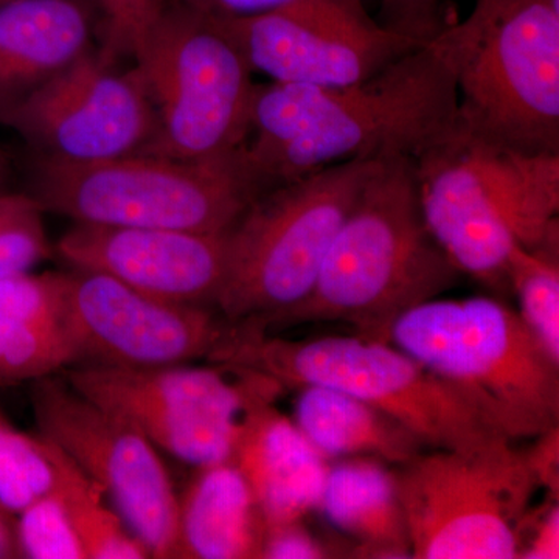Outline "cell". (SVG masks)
Instances as JSON below:
<instances>
[{
    "label": "cell",
    "instance_id": "cell-29",
    "mask_svg": "<svg viewBox=\"0 0 559 559\" xmlns=\"http://www.w3.org/2000/svg\"><path fill=\"white\" fill-rule=\"evenodd\" d=\"M105 25L103 53L117 60L130 55L131 44L143 25L167 0H95Z\"/></svg>",
    "mask_w": 559,
    "mask_h": 559
},
{
    "label": "cell",
    "instance_id": "cell-9",
    "mask_svg": "<svg viewBox=\"0 0 559 559\" xmlns=\"http://www.w3.org/2000/svg\"><path fill=\"white\" fill-rule=\"evenodd\" d=\"M130 57L156 114L143 154L205 160L246 145L259 83L218 21L167 0L132 40Z\"/></svg>",
    "mask_w": 559,
    "mask_h": 559
},
{
    "label": "cell",
    "instance_id": "cell-24",
    "mask_svg": "<svg viewBox=\"0 0 559 559\" xmlns=\"http://www.w3.org/2000/svg\"><path fill=\"white\" fill-rule=\"evenodd\" d=\"M55 492H60L68 507L86 559L151 558L145 544L128 528L120 514L105 506L103 489L73 460Z\"/></svg>",
    "mask_w": 559,
    "mask_h": 559
},
{
    "label": "cell",
    "instance_id": "cell-2",
    "mask_svg": "<svg viewBox=\"0 0 559 559\" xmlns=\"http://www.w3.org/2000/svg\"><path fill=\"white\" fill-rule=\"evenodd\" d=\"M429 230L462 275L509 296L513 250L559 245V153H533L457 123L414 159Z\"/></svg>",
    "mask_w": 559,
    "mask_h": 559
},
{
    "label": "cell",
    "instance_id": "cell-18",
    "mask_svg": "<svg viewBox=\"0 0 559 559\" xmlns=\"http://www.w3.org/2000/svg\"><path fill=\"white\" fill-rule=\"evenodd\" d=\"M231 462L248 480L266 524L305 520L318 511L329 462L274 404L250 415Z\"/></svg>",
    "mask_w": 559,
    "mask_h": 559
},
{
    "label": "cell",
    "instance_id": "cell-3",
    "mask_svg": "<svg viewBox=\"0 0 559 559\" xmlns=\"http://www.w3.org/2000/svg\"><path fill=\"white\" fill-rule=\"evenodd\" d=\"M462 274L429 230L412 157L381 162L349 210L310 296L272 323H344L356 336L389 342L393 323L443 296Z\"/></svg>",
    "mask_w": 559,
    "mask_h": 559
},
{
    "label": "cell",
    "instance_id": "cell-4",
    "mask_svg": "<svg viewBox=\"0 0 559 559\" xmlns=\"http://www.w3.org/2000/svg\"><path fill=\"white\" fill-rule=\"evenodd\" d=\"M207 360L259 371L285 390L323 385L347 392L399 421L426 450L516 443L479 401L390 342L353 333L285 340L231 325Z\"/></svg>",
    "mask_w": 559,
    "mask_h": 559
},
{
    "label": "cell",
    "instance_id": "cell-15",
    "mask_svg": "<svg viewBox=\"0 0 559 559\" xmlns=\"http://www.w3.org/2000/svg\"><path fill=\"white\" fill-rule=\"evenodd\" d=\"M75 364L151 369L209 359L231 325L215 308L146 296L97 272H62Z\"/></svg>",
    "mask_w": 559,
    "mask_h": 559
},
{
    "label": "cell",
    "instance_id": "cell-34",
    "mask_svg": "<svg viewBox=\"0 0 559 559\" xmlns=\"http://www.w3.org/2000/svg\"><path fill=\"white\" fill-rule=\"evenodd\" d=\"M20 558L16 535L7 521V513L0 511V559Z\"/></svg>",
    "mask_w": 559,
    "mask_h": 559
},
{
    "label": "cell",
    "instance_id": "cell-35",
    "mask_svg": "<svg viewBox=\"0 0 559 559\" xmlns=\"http://www.w3.org/2000/svg\"><path fill=\"white\" fill-rule=\"evenodd\" d=\"M7 178H9V165H7L5 157H3L2 151H0V193L5 191Z\"/></svg>",
    "mask_w": 559,
    "mask_h": 559
},
{
    "label": "cell",
    "instance_id": "cell-1",
    "mask_svg": "<svg viewBox=\"0 0 559 559\" xmlns=\"http://www.w3.org/2000/svg\"><path fill=\"white\" fill-rule=\"evenodd\" d=\"M457 119L454 79L426 44L359 83L257 84L245 151L267 191L344 162L415 159Z\"/></svg>",
    "mask_w": 559,
    "mask_h": 559
},
{
    "label": "cell",
    "instance_id": "cell-20",
    "mask_svg": "<svg viewBox=\"0 0 559 559\" xmlns=\"http://www.w3.org/2000/svg\"><path fill=\"white\" fill-rule=\"evenodd\" d=\"M318 511L352 557L411 558L395 473L388 463L370 457L330 462Z\"/></svg>",
    "mask_w": 559,
    "mask_h": 559
},
{
    "label": "cell",
    "instance_id": "cell-5",
    "mask_svg": "<svg viewBox=\"0 0 559 559\" xmlns=\"http://www.w3.org/2000/svg\"><path fill=\"white\" fill-rule=\"evenodd\" d=\"M428 44L454 79L463 127L559 153V0H476Z\"/></svg>",
    "mask_w": 559,
    "mask_h": 559
},
{
    "label": "cell",
    "instance_id": "cell-12",
    "mask_svg": "<svg viewBox=\"0 0 559 559\" xmlns=\"http://www.w3.org/2000/svg\"><path fill=\"white\" fill-rule=\"evenodd\" d=\"M38 432L109 496L151 558L175 559L179 496L159 450L135 426L84 396L64 378L32 381Z\"/></svg>",
    "mask_w": 559,
    "mask_h": 559
},
{
    "label": "cell",
    "instance_id": "cell-30",
    "mask_svg": "<svg viewBox=\"0 0 559 559\" xmlns=\"http://www.w3.org/2000/svg\"><path fill=\"white\" fill-rule=\"evenodd\" d=\"M341 547L329 546L305 525V520L266 524L260 559H322L347 557Z\"/></svg>",
    "mask_w": 559,
    "mask_h": 559
},
{
    "label": "cell",
    "instance_id": "cell-25",
    "mask_svg": "<svg viewBox=\"0 0 559 559\" xmlns=\"http://www.w3.org/2000/svg\"><path fill=\"white\" fill-rule=\"evenodd\" d=\"M509 283L522 320L559 362V245L514 249Z\"/></svg>",
    "mask_w": 559,
    "mask_h": 559
},
{
    "label": "cell",
    "instance_id": "cell-21",
    "mask_svg": "<svg viewBox=\"0 0 559 559\" xmlns=\"http://www.w3.org/2000/svg\"><path fill=\"white\" fill-rule=\"evenodd\" d=\"M73 360L62 310V272L2 280L0 385L50 377Z\"/></svg>",
    "mask_w": 559,
    "mask_h": 559
},
{
    "label": "cell",
    "instance_id": "cell-23",
    "mask_svg": "<svg viewBox=\"0 0 559 559\" xmlns=\"http://www.w3.org/2000/svg\"><path fill=\"white\" fill-rule=\"evenodd\" d=\"M70 457L44 437L14 428L0 412V509L20 514L60 487Z\"/></svg>",
    "mask_w": 559,
    "mask_h": 559
},
{
    "label": "cell",
    "instance_id": "cell-37",
    "mask_svg": "<svg viewBox=\"0 0 559 559\" xmlns=\"http://www.w3.org/2000/svg\"><path fill=\"white\" fill-rule=\"evenodd\" d=\"M0 511H3L2 509H0ZM3 513H5V511H3Z\"/></svg>",
    "mask_w": 559,
    "mask_h": 559
},
{
    "label": "cell",
    "instance_id": "cell-27",
    "mask_svg": "<svg viewBox=\"0 0 559 559\" xmlns=\"http://www.w3.org/2000/svg\"><path fill=\"white\" fill-rule=\"evenodd\" d=\"M17 516L14 535L20 558L86 559L60 492L36 500Z\"/></svg>",
    "mask_w": 559,
    "mask_h": 559
},
{
    "label": "cell",
    "instance_id": "cell-17",
    "mask_svg": "<svg viewBox=\"0 0 559 559\" xmlns=\"http://www.w3.org/2000/svg\"><path fill=\"white\" fill-rule=\"evenodd\" d=\"M95 0H14L0 5V110L97 49Z\"/></svg>",
    "mask_w": 559,
    "mask_h": 559
},
{
    "label": "cell",
    "instance_id": "cell-13",
    "mask_svg": "<svg viewBox=\"0 0 559 559\" xmlns=\"http://www.w3.org/2000/svg\"><path fill=\"white\" fill-rule=\"evenodd\" d=\"M36 157L92 164L143 154L156 132V114L138 70L92 50L31 95L0 110Z\"/></svg>",
    "mask_w": 559,
    "mask_h": 559
},
{
    "label": "cell",
    "instance_id": "cell-19",
    "mask_svg": "<svg viewBox=\"0 0 559 559\" xmlns=\"http://www.w3.org/2000/svg\"><path fill=\"white\" fill-rule=\"evenodd\" d=\"M264 521L231 460L194 468L179 496L175 559H260Z\"/></svg>",
    "mask_w": 559,
    "mask_h": 559
},
{
    "label": "cell",
    "instance_id": "cell-22",
    "mask_svg": "<svg viewBox=\"0 0 559 559\" xmlns=\"http://www.w3.org/2000/svg\"><path fill=\"white\" fill-rule=\"evenodd\" d=\"M294 423L326 462L349 457L381 460L401 466L426 448L384 412L342 390L305 385Z\"/></svg>",
    "mask_w": 559,
    "mask_h": 559
},
{
    "label": "cell",
    "instance_id": "cell-33",
    "mask_svg": "<svg viewBox=\"0 0 559 559\" xmlns=\"http://www.w3.org/2000/svg\"><path fill=\"white\" fill-rule=\"evenodd\" d=\"M536 443L527 448L530 463L535 469L540 488L558 498L559 489V429L558 426L536 437Z\"/></svg>",
    "mask_w": 559,
    "mask_h": 559
},
{
    "label": "cell",
    "instance_id": "cell-14",
    "mask_svg": "<svg viewBox=\"0 0 559 559\" xmlns=\"http://www.w3.org/2000/svg\"><path fill=\"white\" fill-rule=\"evenodd\" d=\"M216 21L252 72L272 83H359L426 46L373 20L364 0H297L259 16Z\"/></svg>",
    "mask_w": 559,
    "mask_h": 559
},
{
    "label": "cell",
    "instance_id": "cell-8",
    "mask_svg": "<svg viewBox=\"0 0 559 559\" xmlns=\"http://www.w3.org/2000/svg\"><path fill=\"white\" fill-rule=\"evenodd\" d=\"M28 193L73 223L216 234L264 193L245 146L227 156L180 160L156 154L68 164L36 157Z\"/></svg>",
    "mask_w": 559,
    "mask_h": 559
},
{
    "label": "cell",
    "instance_id": "cell-26",
    "mask_svg": "<svg viewBox=\"0 0 559 559\" xmlns=\"http://www.w3.org/2000/svg\"><path fill=\"white\" fill-rule=\"evenodd\" d=\"M44 213L31 193H0V282L27 274L55 252Z\"/></svg>",
    "mask_w": 559,
    "mask_h": 559
},
{
    "label": "cell",
    "instance_id": "cell-16",
    "mask_svg": "<svg viewBox=\"0 0 559 559\" xmlns=\"http://www.w3.org/2000/svg\"><path fill=\"white\" fill-rule=\"evenodd\" d=\"M73 270L97 272L157 297L215 308L227 266V230L202 231L73 223L53 246Z\"/></svg>",
    "mask_w": 559,
    "mask_h": 559
},
{
    "label": "cell",
    "instance_id": "cell-10",
    "mask_svg": "<svg viewBox=\"0 0 559 559\" xmlns=\"http://www.w3.org/2000/svg\"><path fill=\"white\" fill-rule=\"evenodd\" d=\"M62 378L193 468L229 462L250 415L285 390L259 371L216 362L151 369L75 364Z\"/></svg>",
    "mask_w": 559,
    "mask_h": 559
},
{
    "label": "cell",
    "instance_id": "cell-7",
    "mask_svg": "<svg viewBox=\"0 0 559 559\" xmlns=\"http://www.w3.org/2000/svg\"><path fill=\"white\" fill-rule=\"evenodd\" d=\"M381 162H344L261 193L227 230L226 277L215 304L221 318L267 331L307 299Z\"/></svg>",
    "mask_w": 559,
    "mask_h": 559
},
{
    "label": "cell",
    "instance_id": "cell-6",
    "mask_svg": "<svg viewBox=\"0 0 559 559\" xmlns=\"http://www.w3.org/2000/svg\"><path fill=\"white\" fill-rule=\"evenodd\" d=\"M389 342L479 401L511 441L559 425V362L498 297L425 301Z\"/></svg>",
    "mask_w": 559,
    "mask_h": 559
},
{
    "label": "cell",
    "instance_id": "cell-32",
    "mask_svg": "<svg viewBox=\"0 0 559 559\" xmlns=\"http://www.w3.org/2000/svg\"><path fill=\"white\" fill-rule=\"evenodd\" d=\"M213 20H242L283 9L297 0H176Z\"/></svg>",
    "mask_w": 559,
    "mask_h": 559
},
{
    "label": "cell",
    "instance_id": "cell-11",
    "mask_svg": "<svg viewBox=\"0 0 559 559\" xmlns=\"http://www.w3.org/2000/svg\"><path fill=\"white\" fill-rule=\"evenodd\" d=\"M411 558L514 559L538 477L527 450H426L395 466Z\"/></svg>",
    "mask_w": 559,
    "mask_h": 559
},
{
    "label": "cell",
    "instance_id": "cell-31",
    "mask_svg": "<svg viewBox=\"0 0 559 559\" xmlns=\"http://www.w3.org/2000/svg\"><path fill=\"white\" fill-rule=\"evenodd\" d=\"M559 558V506L550 496L543 506L530 507L520 525L518 559Z\"/></svg>",
    "mask_w": 559,
    "mask_h": 559
},
{
    "label": "cell",
    "instance_id": "cell-36",
    "mask_svg": "<svg viewBox=\"0 0 559 559\" xmlns=\"http://www.w3.org/2000/svg\"><path fill=\"white\" fill-rule=\"evenodd\" d=\"M14 2V0H0V5H5V3Z\"/></svg>",
    "mask_w": 559,
    "mask_h": 559
},
{
    "label": "cell",
    "instance_id": "cell-28",
    "mask_svg": "<svg viewBox=\"0 0 559 559\" xmlns=\"http://www.w3.org/2000/svg\"><path fill=\"white\" fill-rule=\"evenodd\" d=\"M381 24L428 44L459 21L457 0H380Z\"/></svg>",
    "mask_w": 559,
    "mask_h": 559
}]
</instances>
